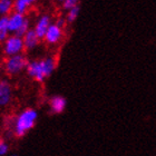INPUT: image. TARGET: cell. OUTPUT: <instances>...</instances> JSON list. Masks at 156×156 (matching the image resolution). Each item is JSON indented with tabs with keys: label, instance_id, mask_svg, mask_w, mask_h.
Instances as JSON below:
<instances>
[{
	"label": "cell",
	"instance_id": "1",
	"mask_svg": "<svg viewBox=\"0 0 156 156\" xmlns=\"http://www.w3.org/2000/svg\"><path fill=\"white\" fill-rule=\"evenodd\" d=\"M38 119V112L35 108H26L17 115L13 122V134L16 137H23L35 127Z\"/></svg>",
	"mask_w": 156,
	"mask_h": 156
},
{
	"label": "cell",
	"instance_id": "2",
	"mask_svg": "<svg viewBox=\"0 0 156 156\" xmlns=\"http://www.w3.org/2000/svg\"><path fill=\"white\" fill-rule=\"evenodd\" d=\"M28 62V59L23 54L7 57L3 64V69L9 76H16L27 68Z\"/></svg>",
	"mask_w": 156,
	"mask_h": 156
},
{
	"label": "cell",
	"instance_id": "3",
	"mask_svg": "<svg viewBox=\"0 0 156 156\" xmlns=\"http://www.w3.org/2000/svg\"><path fill=\"white\" fill-rule=\"evenodd\" d=\"M2 50L7 57L23 54V51L25 50V44L23 38L16 35H10L6 41L2 44Z\"/></svg>",
	"mask_w": 156,
	"mask_h": 156
},
{
	"label": "cell",
	"instance_id": "4",
	"mask_svg": "<svg viewBox=\"0 0 156 156\" xmlns=\"http://www.w3.org/2000/svg\"><path fill=\"white\" fill-rule=\"evenodd\" d=\"M26 72L29 77H31L34 80L38 81V83H44L45 79L47 78L45 75L44 69H42L40 59H39V60H31V62H28Z\"/></svg>",
	"mask_w": 156,
	"mask_h": 156
},
{
	"label": "cell",
	"instance_id": "5",
	"mask_svg": "<svg viewBox=\"0 0 156 156\" xmlns=\"http://www.w3.org/2000/svg\"><path fill=\"white\" fill-rule=\"evenodd\" d=\"M62 37H64V29L58 27L55 23H51V26L49 27L47 33L45 35V40L48 45H57L58 42L62 41Z\"/></svg>",
	"mask_w": 156,
	"mask_h": 156
},
{
	"label": "cell",
	"instance_id": "6",
	"mask_svg": "<svg viewBox=\"0 0 156 156\" xmlns=\"http://www.w3.org/2000/svg\"><path fill=\"white\" fill-rule=\"evenodd\" d=\"M12 98V87L9 80H0V107H6L10 104Z\"/></svg>",
	"mask_w": 156,
	"mask_h": 156
},
{
	"label": "cell",
	"instance_id": "7",
	"mask_svg": "<svg viewBox=\"0 0 156 156\" xmlns=\"http://www.w3.org/2000/svg\"><path fill=\"white\" fill-rule=\"evenodd\" d=\"M51 26V17L45 13V15H41L37 19L36 23H35V27H34V30L36 31L37 36L40 39L45 38V35L47 33V30L49 29V27Z\"/></svg>",
	"mask_w": 156,
	"mask_h": 156
},
{
	"label": "cell",
	"instance_id": "8",
	"mask_svg": "<svg viewBox=\"0 0 156 156\" xmlns=\"http://www.w3.org/2000/svg\"><path fill=\"white\" fill-rule=\"evenodd\" d=\"M27 17L25 15L18 12H11L8 16V26H9V33L12 35H16L17 31L20 29V27L23 26V23L26 21Z\"/></svg>",
	"mask_w": 156,
	"mask_h": 156
},
{
	"label": "cell",
	"instance_id": "9",
	"mask_svg": "<svg viewBox=\"0 0 156 156\" xmlns=\"http://www.w3.org/2000/svg\"><path fill=\"white\" fill-rule=\"evenodd\" d=\"M67 106V101L65 97H62L60 95H55L49 99V109L52 114H62L66 109Z\"/></svg>",
	"mask_w": 156,
	"mask_h": 156
},
{
	"label": "cell",
	"instance_id": "10",
	"mask_svg": "<svg viewBox=\"0 0 156 156\" xmlns=\"http://www.w3.org/2000/svg\"><path fill=\"white\" fill-rule=\"evenodd\" d=\"M23 44H25V49H26V50H33V49H35L36 47H38L39 41H40L41 39L37 36V34H36V31L34 30V28H31V29L23 37Z\"/></svg>",
	"mask_w": 156,
	"mask_h": 156
},
{
	"label": "cell",
	"instance_id": "11",
	"mask_svg": "<svg viewBox=\"0 0 156 156\" xmlns=\"http://www.w3.org/2000/svg\"><path fill=\"white\" fill-rule=\"evenodd\" d=\"M40 62H41L42 69H44V72H45L46 77L48 78L50 75H52V73L55 72L56 66H57L56 59L54 58V57L48 56V57H45V58L40 59Z\"/></svg>",
	"mask_w": 156,
	"mask_h": 156
},
{
	"label": "cell",
	"instance_id": "12",
	"mask_svg": "<svg viewBox=\"0 0 156 156\" xmlns=\"http://www.w3.org/2000/svg\"><path fill=\"white\" fill-rule=\"evenodd\" d=\"M10 36L8 26V16L0 17V44H3Z\"/></svg>",
	"mask_w": 156,
	"mask_h": 156
},
{
	"label": "cell",
	"instance_id": "13",
	"mask_svg": "<svg viewBox=\"0 0 156 156\" xmlns=\"http://www.w3.org/2000/svg\"><path fill=\"white\" fill-rule=\"evenodd\" d=\"M13 2L15 0H0V17L9 16L13 12Z\"/></svg>",
	"mask_w": 156,
	"mask_h": 156
},
{
	"label": "cell",
	"instance_id": "14",
	"mask_svg": "<svg viewBox=\"0 0 156 156\" xmlns=\"http://www.w3.org/2000/svg\"><path fill=\"white\" fill-rule=\"evenodd\" d=\"M30 6L25 1V0H15L13 2V11L18 13H21V15H25L28 12Z\"/></svg>",
	"mask_w": 156,
	"mask_h": 156
},
{
	"label": "cell",
	"instance_id": "15",
	"mask_svg": "<svg viewBox=\"0 0 156 156\" xmlns=\"http://www.w3.org/2000/svg\"><path fill=\"white\" fill-rule=\"evenodd\" d=\"M79 12H80V7L79 6L68 10L67 13H66V20H67V23H75L76 19L78 18V16H79Z\"/></svg>",
	"mask_w": 156,
	"mask_h": 156
},
{
	"label": "cell",
	"instance_id": "16",
	"mask_svg": "<svg viewBox=\"0 0 156 156\" xmlns=\"http://www.w3.org/2000/svg\"><path fill=\"white\" fill-rule=\"evenodd\" d=\"M31 29L30 28V20H29V18L27 17V19H26V21L23 23V25L21 27H20V29L17 31V34H16V36H18V37H21L23 38L25 35H26L29 30Z\"/></svg>",
	"mask_w": 156,
	"mask_h": 156
},
{
	"label": "cell",
	"instance_id": "17",
	"mask_svg": "<svg viewBox=\"0 0 156 156\" xmlns=\"http://www.w3.org/2000/svg\"><path fill=\"white\" fill-rule=\"evenodd\" d=\"M79 0H65L64 2L62 3V9L66 10V11H68V10L73 9V8H76L78 7L79 5Z\"/></svg>",
	"mask_w": 156,
	"mask_h": 156
},
{
	"label": "cell",
	"instance_id": "18",
	"mask_svg": "<svg viewBox=\"0 0 156 156\" xmlns=\"http://www.w3.org/2000/svg\"><path fill=\"white\" fill-rule=\"evenodd\" d=\"M9 152V146L5 140H0V156H5Z\"/></svg>",
	"mask_w": 156,
	"mask_h": 156
},
{
	"label": "cell",
	"instance_id": "19",
	"mask_svg": "<svg viewBox=\"0 0 156 156\" xmlns=\"http://www.w3.org/2000/svg\"><path fill=\"white\" fill-rule=\"evenodd\" d=\"M55 23L58 27H60L62 29H64V28L66 27V25H67L68 23H67V20H66V17H58V18L56 19Z\"/></svg>",
	"mask_w": 156,
	"mask_h": 156
},
{
	"label": "cell",
	"instance_id": "20",
	"mask_svg": "<svg viewBox=\"0 0 156 156\" xmlns=\"http://www.w3.org/2000/svg\"><path fill=\"white\" fill-rule=\"evenodd\" d=\"M25 1H26L27 3H28V5H29V6H31V5H33V3H35L37 1V0H25Z\"/></svg>",
	"mask_w": 156,
	"mask_h": 156
},
{
	"label": "cell",
	"instance_id": "21",
	"mask_svg": "<svg viewBox=\"0 0 156 156\" xmlns=\"http://www.w3.org/2000/svg\"><path fill=\"white\" fill-rule=\"evenodd\" d=\"M56 1H58V2L62 3V2H64V1H65V0H56Z\"/></svg>",
	"mask_w": 156,
	"mask_h": 156
},
{
	"label": "cell",
	"instance_id": "22",
	"mask_svg": "<svg viewBox=\"0 0 156 156\" xmlns=\"http://www.w3.org/2000/svg\"><path fill=\"white\" fill-rule=\"evenodd\" d=\"M10 156H17L16 154H12V155H10Z\"/></svg>",
	"mask_w": 156,
	"mask_h": 156
}]
</instances>
